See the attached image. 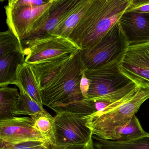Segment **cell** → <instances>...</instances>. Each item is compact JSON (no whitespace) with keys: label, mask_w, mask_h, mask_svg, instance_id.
<instances>
[{"label":"cell","mask_w":149,"mask_h":149,"mask_svg":"<svg viewBox=\"0 0 149 149\" xmlns=\"http://www.w3.org/2000/svg\"><path fill=\"white\" fill-rule=\"evenodd\" d=\"M131 0H93L68 39L80 50L92 47L117 23Z\"/></svg>","instance_id":"obj_1"},{"label":"cell","mask_w":149,"mask_h":149,"mask_svg":"<svg viewBox=\"0 0 149 149\" xmlns=\"http://www.w3.org/2000/svg\"><path fill=\"white\" fill-rule=\"evenodd\" d=\"M80 50L74 55L44 88L41 90L43 105L51 109L84 99L80 83L87 70Z\"/></svg>","instance_id":"obj_2"},{"label":"cell","mask_w":149,"mask_h":149,"mask_svg":"<svg viewBox=\"0 0 149 149\" xmlns=\"http://www.w3.org/2000/svg\"><path fill=\"white\" fill-rule=\"evenodd\" d=\"M148 99L149 88H139L135 95L128 101L108 111L87 118L86 125L93 135L114 141L118 130L130 122Z\"/></svg>","instance_id":"obj_3"},{"label":"cell","mask_w":149,"mask_h":149,"mask_svg":"<svg viewBox=\"0 0 149 149\" xmlns=\"http://www.w3.org/2000/svg\"><path fill=\"white\" fill-rule=\"evenodd\" d=\"M129 46L118 22L94 46L80 50V54L87 69H95L122 59Z\"/></svg>","instance_id":"obj_4"},{"label":"cell","mask_w":149,"mask_h":149,"mask_svg":"<svg viewBox=\"0 0 149 149\" xmlns=\"http://www.w3.org/2000/svg\"><path fill=\"white\" fill-rule=\"evenodd\" d=\"M139 87L132 83L123 89L108 95L95 98H86L52 109L56 114L69 112L77 114L87 118L108 111L132 97Z\"/></svg>","instance_id":"obj_5"},{"label":"cell","mask_w":149,"mask_h":149,"mask_svg":"<svg viewBox=\"0 0 149 149\" xmlns=\"http://www.w3.org/2000/svg\"><path fill=\"white\" fill-rule=\"evenodd\" d=\"M25 62L40 63L73 55L80 50L68 38L49 35L29 42L23 47Z\"/></svg>","instance_id":"obj_6"},{"label":"cell","mask_w":149,"mask_h":149,"mask_svg":"<svg viewBox=\"0 0 149 149\" xmlns=\"http://www.w3.org/2000/svg\"><path fill=\"white\" fill-rule=\"evenodd\" d=\"M122 59L98 68L86 70L85 76L91 81L87 98L108 95L123 89L133 82L120 70L119 65Z\"/></svg>","instance_id":"obj_7"},{"label":"cell","mask_w":149,"mask_h":149,"mask_svg":"<svg viewBox=\"0 0 149 149\" xmlns=\"http://www.w3.org/2000/svg\"><path fill=\"white\" fill-rule=\"evenodd\" d=\"M87 119L74 113L56 114L54 120L55 144L68 146L87 143L91 140L93 134L86 125Z\"/></svg>","instance_id":"obj_8"},{"label":"cell","mask_w":149,"mask_h":149,"mask_svg":"<svg viewBox=\"0 0 149 149\" xmlns=\"http://www.w3.org/2000/svg\"><path fill=\"white\" fill-rule=\"evenodd\" d=\"M119 66L122 73L139 88H149V42L129 46Z\"/></svg>","instance_id":"obj_9"},{"label":"cell","mask_w":149,"mask_h":149,"mask_svg":"<svg viewBox=\"0 0 149 149\" xmlns=\"http://www.w3.org/2000/svg\"><path fill=\"white\" fill-rule=\"evenodd\" d=\"M53 2V0H50L47 4L36 7L5 6L6 22L8 29L21 42L27 34L48 11Z\"/></svg>","instance_id":"obj_10"},{"label":"cell","mask_w":149,"mask_h":149,"mask_svg":"<svg viewBox=\"0 0 149 149\" xmlns=\"http://www.w3.org/2000/svg\"><path fill=\"white\" fill-rule=\"evenodd\" d=\"M78 1V0H53L48 11L27 34L22 42V47L29 42L51 34Z\"/></svg>","instance_id":"obj_11"},{"label":"cell","mask_w":149,"mask_h":149,"mask_svg":"<svg viewBox=\"0 0 149 149\" xmlns=\"http://www.w3.org/2000/svg\"><path fill=\"white\" fill-rule=\"evenodd\" d=\"M0 140L12 144L31 141L47 143L34 127L31 117H14L0 120Z\"/></svg>","instance_id":"obj_12"},{"label":"cell","mask_w":149,"mask_h":149,"mask_svg":"<svg viewBox=\"0 0 149 149\" xmlns=\"http://www.w3.org/2000/svg\"><path fill=\"white\" fill-rule=\"evenodd\" d=\"M118 23L130 46L149 42V13L125 11Z\"/></svg>","instance_id":"obj_13"},{"label":"cell","mask_w":149,"mask_h":149,"mask_svg":"<svg viewBox=\"0 0 149 149\" xmlns=\"http://www.w3.org/2000/svg\"><path fill=\"white\" fill-rule=\"evenodd\" d=\"M16 81L17 87H21L34 101L43 108L41 90L31 64L25 62L18 65Z\"/></svg>","instance_id":"obj_14"},{"label":"cell","mask_w":149,"mask_h":149,"mask_svg":"<svg viewBox=\"0 0 149 149\" xmlns=\"http://www.w3.org/2000/svg\"><path fill=\"white\" fill-rule=\"evenodd\" d=\"M92 1L93 0H78L70 13L60 22L50 35L68 38Z\"/></svg>","instance_id":"obj_15"},{"label":"cell","mask_w":149,"mask_h":149,"mask_svg":"<svg viewBox=\"0 0 149 149\" xmlns=\"http://www.w3.org/2000/svg\"><path fill=\"white\" fill-rule=\"evenodd\" d=\"M25 56L16 52L0 57V87L16 85L18 66L25 62Z\"/></svg>","instance_id":"obj_16"},{"label":"cell","mask_w":149,"mask_h":149,"mask_svg":"<svg viewBox=\"0 0 149 149\" xmlns=\"http://www.w3.org/2000/svg\"><path fill=\"white\" fill-rule=\"evenodd\" d=\"M95 149H149V132L126 142L106 140L92 135Z\"/></svg>","instance_id":"obj_17"},{"label":"cell","mask_w":149,"mask_h":149,"mask_svg":"<svg viewBox=\"0 0 149 149\" xmlns=\"http://www.w3.org/2000/svg\"><path fill=\"white\" fill-rule=\"evenodd\" d=\"M20 93L16 88L0 87V120L14 117Z\"/></svg>","instance_id":"obj_18"},{"label":"cell","mask_w":149,"mask_h":149,"mask_svg":"<svg viewBox=\"0 0 149 149\" xmlns=\"http://www.w3.org/2000/svg\"><path fill=\"white\" fill-rule=\"evenodd\" d=\"M31 118L33 121L34 127L40 132L47 143L56 145L54 130V117L45 110L32 116Z\"/></svg>","instance_id":"obj_19"},{"label":"cell","mask_w":149,"mask_h":149,"mask_svg":"<svg viewBox=\"0 0 149 149\" xmlns=\"http://www.w3.org/2000/svg\"><path fill=\"white\" fill-rule=\"evenodd\" d=\"M18 87L19 89L20 97L14 113L15 116L28 115L31 117L45 111L44 108H42L34 101L21 87Z\"/></svg>","instance_id":"obj_20"},{"label":"cell","mask_w":149,"mask_h":149,"mask_svg":"<svg viewBox=\"0 0 149 149\" xmlns=\"http://www.w3.org/2000/svg\"><path fill=\"white\" fill-rule=\"evenodd\" d=\"M146 133L135 115L126 125L118 130L114 141L126 142L139 137Z\"/></svg>","instance_id":"obj_21"},{"label":"cell","mask_w":149,"mask_h":149,"mask_svg":"<svg viewBox=\"0 0 149 149\" xmlns=\"http://www.w3.org/2000/svg\"><path fill=\"white\" fill-rule=\"evenodd\" d=\"M16 52L25 55L21 42L9 29L1 32L0 33V57Z\"/></svg>","instance_id":"obj_22"},{"label":"cell","mask_w":149,"mask_h":149,"mask_svg":"<svg viewBox=\"0 0 149 149\" xmlns=\"http://www.w3.org/2000/svg\"><path fill=\"white\" fill-rule=\"evenodd\" d=\"M45 143H47L40 141H31L12 144L0 140V149H38Z\"/></svg>","instance_id":"obj_23"},{"label":"cell","mask_w":149,"mask_h":149,"mask_svg":"<svg viewBox=\"0 0 149 149\" xmlns=\"http://www.w3.org/2000/svg\"><path fill=\"white\" fill-rule=\"evenodd\" d=\"M38 149H95L93 143V139L90 140L88 142L84 143L73 145L68 146H57L56 145H51L47 143L40 146Z\"/></svg>","instance_id":"obj_24"},{"label":"cell","mask_w":149,"mask_h":149,"mask_svg":"<svg viewBox=\"0 0 149 149\" xmlns=\"http://www.w3.org/2000/svg\"><path fill=\"white\" fill-rule=\"evenodd\" d=\"M50 0H9L8 5L13 7H36L47 4Z\"/></svg>","instance_id":"obj_25"},{"label":"cell","mask_w":149,"mask_h":149,"mask_svg":"<svg viewBox=\"0 0 149 149\" xmlns=\"http://www.w3.org/2000/svg\"><path fill=\"white\" fill-rule=\"evenodd\" d=\"M126 11L149 13V0H131L130 6Z\"/></svg>","instance_id":"obj_26"},{"label":"cell","mask_w":149,"mask_h":149,"mask_svg":"<svg viewBox=\"0 0 149 149\" xmlns=\"http://www.w3.org/2000/svg\"><path fill=\"white\" fill-rule=\"evenodd\" d=\"M90 83V80L86 77L85 74H84L80 83V89L84 99L87 98Z\"/></svg>","instance_id":"obj_27"}]
</instances>
